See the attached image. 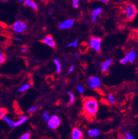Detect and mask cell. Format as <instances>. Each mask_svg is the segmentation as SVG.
<instances>
[{
	"label": "cell",
	"mask_w": 138,
	"mask_h": 139,
	"mask_svg": "<svg viewBox=\"0 0 138 139\" xmlns=\"http://www.w3.org/2000/svg\"><path fill=\"white\" fill-rule=\"evenodd\" d=\"M82 111L84 115L88 119H94L98 112V104L93 97H85L82 100Z\"/></svg>",
	"instance_id": "obj_1"
},
{
	"label": "cell",
	"mask_w": 138,
	"mask_h": 139,
	"mask_svg": "<svg viewBox=\"0 0 138 139\" xmlns=\"http://www.w3.org/2000/svg\"><path fill=\"white\" fill-rule=\"evenodd\" d=\"M124 13L125 18L129 22L133 21L137 13V10L135 5L132 3H128L124 9Z\"/></svg>",
	"instance_id": "obj_2"
},
{
	"label": "cell",
	"mask_w": 138,
	"mask_h": 139,
	"mask_svg": "<svg viewBox=\"0 0 138 139\" xmlns=\"http://www.w3.org/2000/svg\"><path fill=\"white\" fill-rule=\"evenodd\" d=\"M101 42H102L101 38L98 37H92L90 42L91 48L94 49L97 53H100Z\"/></svg>",
	"instance_id": "obj_3"
},
{
	"label": "cell",
	"mask_w": 138,
	"mask_h": 139,
	"mask_svg": "<svg viewBox=\"0 0 138 139\" xmlns=\"http://www.w3.org/2000/svg\"><path fill=\"white\" fill-rule=\"evenodd\" d=\"M27 28V24L22 21H16L12 26V29L17 33H22L25 32Z\"/></svg>",
	"instance_id": "obj_4"
},
{
	"label": "cell",
	"mask_w": 138,
	"mask_h": 139,
	"mask_svg": "<svg viewBox=\"0 0 138 139\" xmlns=\"http://www.w3.org/2000/svg\"><path fill=\"white\" fill-rule=\"evenodd\" d=\"M48 127L50 129H55L57 128L58 126H60L61 124V121L60 118L56 115L52 116L51 118L49 119V120H48Z\"/></svg>",
	"instance_id": "obj_5"
},
{
	"label": "cell",
	"mask_w": 138,
	"mask_h": 139,
	"mask_svg": "<svg viewBox=\"0 0 138 139\" xmlns=\"http://www.w3.org/2000/svg\"><path fill=\"white\" fill-rule=\"evenodd\" d=\"M101 79L96 77H91L88 79V85L91 88L96 89L98 88L101 85Z\"/></svg>",
	"instance_id": "obj_6"
},
{
	"label": "cell",
	"mask_w": 138,
	"mask_h": 139,
	"mask_svg": "<svg viewBox=\"0 0 138 139\" xmlns=\"http://www.w3.org/2000/svg\"><path fill=\"white\" fill-rule=\"evenodd\" d=\"M40 42L44 43V44H46L48 46L53 48H55L56 47V43L54 40L53 37H52V35L50 34L46 35L45 38L43 39L42 40H40Z\"/></svg>",
	"instance_id": "obj_7"
},
{
	"label": "cell",
	"mask_w": 138,
	"mask_h": 139,
	"mask_svg": "<svg viewBox=\"0 0 138 139\" xmlns=\"http://www.w3.org/2000/svg\"><path fill=\"white\" fill-rule=\"evenodd\" d=\"M74 24V20L73 19H67L66 20L61 23L59 25V28L61 30L68 29L72 27Z\"/></svg>",
	"instance_id": "obj_8"
},
{
	"label": "cell",
	"mask_w": 138,
	"mask_h": 139,
	"mask_svg": "<svg viewBox=\"0 0 138 139\" xmlns=\"http://www.w3.org/2000/svg\"><path fill=\"white\" fill-rule=\"evenodd\" d=\"M71 137L72 139H82L83 138V135L80 130L74 128L72 130Z\"/></svg>",
	"instance_id": "obj_9"
},
{
	"label": "cell",
	"mask_w": 138,
	"mask_h": 139,
	"mask_svg": "<svg viewBox=\"0 0 138 139\" xmlns=\"http://www.w3.org/2000/svg\"><path fill=\"white\" fill-rule=\"evenodd\" d=\"M24 5L30 7L35 11H37L38 10V6L33 0H25L24 2Z\"/></svg>",
	"instance_id": "obj_10"
},
{
	"label": "cell",
	"mask_w": 138,
	"mask_h": 139,
	"mask_svg": "<svg viewBox=\"0 0 138 139\" xmlns=\"http://www.w3.org/2000/svg\"><path fill=\"white\" fill-rule=\"evenodd\" d=\"M136 55V52L135 50H131L126 55V57L128 59V62L130 63H133L135 59Z\"/></svg>",
	"instance_id": "obj_11"
},
{
	"label": "cell",
	"mask_w": 138,
	"mask_h": 139,
	"mask_svg": "<svg viewBox=\"0 0 138 139\" xmlns=\"http://www.w3.org/2000/svg\"><path fill=\"white\" fill-rule=\"evenodd\" d=\"M112 63V60L111 59H109L105 62H104L102 64V71L103 72H105L107 70L109 67L110 66Z\"/></svg>",
	"instance_id": "obj_12"
},
{
	"label": "cell",
	"mask_w": 138,
	"mask_h": 139,
	"mask_svg": "<svg viewBox=\"0 0 138 139\" xmlns=\"http://www.w3.org/2000/svg\"><path fill=\"white\" fill-rule=\"evenodd\" d=\"M13 108H14V112H15L16 114H17L18 115H21V114H23V112H22V110L21 109V108H19L18 103L16 101H14L13 102Z\"/></svg>",
	"instance_id": "obj_13"
},
{
	"label": "cell",
	"mask_w": 138,
	"mask_h": 139,
	"mask_svg": "<svg viewBox=\"0 0 138 139\" xmlns=\"http://www.w3.org/2000/svg\"><path fill=\"white\" fill-rule=\"evenodd\" d=\"M99 134V130L97 129H91L88 130V135L90 137H96L98 136Z\"/></svg>",
	"instance_id": "obj_14"
},
{
	"label": "cell",
	"mask_w": 138,
	"mask_h": 139,
	"mask_svg": "<svg viewBox=\"0 0 138 139\" xmlns=\"http://www.w3.org/2000/svg\"><path fill=\"white\" fill-rule=\"evenodd\" d=\"M18 118L20 119V120L14 122V127L22 124L23 123H24L27 120V117L26 116H19Z\"/></svg>",
	"instance_id": "obj_15"
},
{
	"label": "cell",
	"mask_w": 138,
	"mask_h": 139,
	"mask_svg": "<svg viewBox=\"0 0 138 139\" xmlns=\"http://www.w3.org/2000/svg\"><path fill=\"white\" fill-rule=\"evenodd\" d=\"M54 62L56 65V73H60L62 71V65H61L59 61L57 59H54Z\"/></svg>",
	"instance_id": "obj_16"
},
{
	"label": "cell",
	"mask_w": 138,
	"mask_h": 139,
	"mask_svg": "<svg viewBox=\"0 0 138 139\" xmlns=\"http://www.w3.org/2000/svg\"><path fill=\"white\" fill-rule=\"evenodd\" d=\"M67 94L69 96V98H70V99H69V101L67 103V106H70L74 103L75 101V97L74 95L71 92H68Z\"/></svg>",
	"instance_id": "obj_17"
},
{
	"label": "cell",
	"mask_w": 138,
	"mask_h": 139,
	"mask_svg": "<svg viewBox=\"0 0 138 139\" xmlns=\"http://www.w3.org/2000/svg\"><path fill=\"white\" fill-rule=\"evenodd\" d=\"M7 59V55L2 52H0V65L3 64Z\"/></svg>",
	"instance_id": "obj_18"
},
{
	"label": "cell",
	"mask_w": 138,
	"mask_h": 139,
	"mask_svg": "<svg viewBox=\"0 0 138 139\" xmlns=\"http://www.w3.org/2000/svg\"><path fill=\"white\" fill-rule=\"evenodd\" d=\"M102 12V9L100 7H98V8H97V9L93 10L92 14L97 17V16H98L101 15Z\"/></svg>",
	"instance_id": "obj_19"
},
{
	"label": "cell",
	"mask_w": 138,
	"mask_h": 139,
	"mask_svg": "<svg viewBox=\"0 0 138 139\" xmlns=\"http://www.w3.org/2000/svg\"><path fill=\"white\" fill-rule=\"evenodd\" d=\"M7 113L8 110L4 108H0V120L3 119V118L5 116V115L7 114Z\"/></svg>",
	"instance_id": "obj_20"
},
{
	"label": "cell",
	"mask_w": 138,
	"mask_h": 139,
	"mask_svg": "<svg viewBox=\"0 0 138 139\" xmlns=\"http://www.w3.org/2000/svg\"><path fill=\"white\" fill-rule=\"evenodd\" d=\"M30 85L29 84H28V83H26V84L23 85L21 88L19 89V91L20 92H24V91L28 90L30 88Z\"/></svg>",
	"instance_id": "obj_21"
},
{
	"label": "cell",
	"mask_w": 138,
	"mask_h": 139,
	"mask_svg": "<svg viewBox=\"0 0 138 139\" xmlns=\"http://www.w3.org/2000/svg\"><path fill=\"white\" fill-rule=\"evenodd\" d=\"M3 119L4 120H5V121H6L8 123V124H9L10 125V126L11 127V128H13V127H14V122L13 121L10 120L9 119H8V118H7L5 116L3 118Z\"/></svg>",
	"instance_id": "obj_22"
},
{
	"label": "cell",
	"mask_w": 138,
	"mask_h": 139,
	"mask_svg": "<svg viewBox=\"0 0 138 139\" xmlns=\"http://www.w3.org/2000/svg\"><path fill=\"white\" fill-rule=\"evenodd\" d=\"M107 97L108 98V100L111 103V104H114L115 103V99L113 97V95L111 94H108Z\"/></svg>",
	"instance_id": "obj_23"
},
{
	"label": "cell",
	"mask_w": 138,
	"mask_h": 139,
	"mask_svg": "<svg viewBox=\"0 0 138 139\" xmlns=\"http://www.w3.org/2000/svg\"><path fill=\"white\" fill-rule=\"evenodd\" d=\"M72 6L75 9H78L79 6V0H72Z\"/></svg>",
	"instance_id": "obj_24"
},
{
	"label": "cell",
	"mask_w": 138,
	"mask_h": 139,
	"mask_svg": "<svg viewBox=\"0 0 138 139\" xmlns=\"http://www.w3.org/2000/svg\"><path fill=\"white\" fill-rule=\"evenodd\" d=\"M30 137V133H27L23 134V135L20 137L21 139H28Z\"/></svg>",
	"instance_id": "obj_25"
},
{
	"label": "cell",
	"mask_w": 138,
	"mask_h": 139,
	"mask_svg": "<svg viewBox=\"0 0 138 139\" xmlns=\"http://www.w3.org/2000/svg\"><path fill=\"white\" fill-rule=\"evenodd\" d=\"M78 41L76 40L74 42L69 43V44L67 45V47H70L73 46L74 48H76L77 47V46H78Z\"/></svg>",
	"instance_id": "obj_26"
},
{
	"label": "cell",
	"mask_w": 138,
	"mask_h": 139,
	"mask_svg": "<svg viewBox=\"0 0 138 139\" xmlns=\"http://www.w3.org/2000/svg\"><path fill=\"white\" fill-rule=\"evenodd\" d=\"M11 43H12V42L11 41L7 40L3 43V48H6V47H8L9 46H10L11 45Z\"/></svg>",
	"instance_id": "obj_27"
},
{
	"label": "cell",
	"mask_w": 138,
	"mask_h": 139,
	"mask_svg": "<svg viewBox=\"0 0 138 139\" xmlns=\"http://www.w3.org/2000/svg\"><path fill=\"white\" fill-rule=\"evenodd\" d=\"M120 62L121 64H127V63L128 62V59L127 57L125 56L124 58L121 59V60L120 61Z\"/></svg>",
	"instance_id": "obj_28"
},
{
	"label": "cell",
	"mask_w": 138,
	"mask_h": 139,
	"mask_svg": "<svg viewBox=\"0 0 138 139\" xmlns=\"http://www.w3.org/2000/svg\"><path fill=\"white\" fill-rule=\"evenodd\" d=\"M43 117L44 118V121H48L49 120V119H50V117L47 114V112H44V113L43 114Z\"/></svg>",
	"instance_id": "obj_29"
},
{
	"label": "cell",
	"mask_w": 138,
	"mask_h": 139,
	"mask_svg": "<svg viewBox=\"0 0 138 139\" xmlns=\"http://www.w3.org/2000/svg\"><path fill=\"white\" fill-rule=\"evenodd\" d=\"M77 89H78L79 92L80 93V94H82L83 92V90H84V89L83 87L81 85H78V86H77Z\"/></svg>",
	"instance_id": "obj_30"
},
{
	"label": "cell",
	"mask_w": 138,
	"mask_h": 139,
	"mask_svg": "<svg viewBox=\"0 0 138 139\" xmlns=\"http://www.w3.org/2000/svg\"><path fill=\"white\" fill-rule=\"evenodd\" d=\"M133 35H134L135 38L138 41V30H133Z\"/></svg>",
	"instance_id": "obj_31"
},
{
	"label": "cell",
	"mask_w": 138,
	"mask_h": 139,
	"mask_svg": "<svg viewBox=\"0 0 138 139\" xmlns=\"http://www.w3.org/2000/svg\"><path fill=\"white\" fill-rule=\"evenodd\" d=\"M27 50V46H23L21 47V52L22 53H26Z\"/></svg>",
	"instance_id": "obj_32"
},
{
	"label": "cell",
	"mask_w": 138,
	"mask_h": 139,
	"mask_svg": "<svg viewBox=\"0 0 138 139\" xmlns=\"http://www.w3.org/2000/svg\"><path fill=\"white\" fill-rule=\"evenodd\" d=\"M36 109H37V107H36V106L33 107V108H30V109H29V110H28V113H32L35 112V111L36 110Z\"/></svg>",
	"instance_id": "obj_33"
},
{
	"label": "cell",
	"mask_w": 138,
	"mask_h": 139,
	"mask_svg": "<svg viewBox=\"0 0 138 139\" xmlns=\"http://www.w3.org/2000/svg\"><path fill=\"white\" fill-rule=\"evenodd\" d=\"M91 20L93 22H96L97 21V16H95V15L92 14V17H91Z\"/></svg>",
	"instance_id": "obj_34"
},
{
	"label": "cell",
	"mask_w": 138,
	"mask_h": 139,
	"mask_svg": "<svg viewBox=\"0 0 138 139\" xmlns=\"http://www.w3.org/2000/svg\"><path fill=\"white\" fill-rule=\"evenodd\" d=\"M125 136H126V138L128 139H134V137H133V136L129 133H127Z\"/></svg>",
	"instance_id": "obj_35"
},
{
	"label": "cell",
	"mask_w": 138,
	"mask_h": 139,
	"mask_svg": "<svg viewBox=\"0 0 138 139\" xmlns=\"http://www.w3.org/2000/svg\"><path fill=\"white\" fill-rule=\"evenodd\" d=\"M98 1L101 2H102L104 4H108L109 2H110L111 0H98Z\"/></svg>",
	"instance_id": "obj_36"
},
{
	"label": "cell",
	"mask_w": 138,
	"mask_h": 139,
	"mask_svg": "<svg viewBox=\"0 0 138 139\" xmlns=\"http://www.w3.org/2000/svg\"><path fill=\"white\" fill-rule=\"evenodd\" d=\"M74 66H71V67H70V68H69V69H68V72L69 73H70L72 72V71L73 70H74Z\"/></svg>",
	"instance_id": "obj_37"
},
{
	"label": "cell",
	"mask_w": 138,
	"mask_h": 139,
	"mask_svg": "<svg viewBox=\"0 0 138 139\" xmlns=\"http://www.w3.org/2000/svg\"><path fill=\"white\" fill-rule=\"evenodd\" d=\"M75 56L76 57V58H80V55L79 53H76L75 54Z\"/></svg>",
	"instance_id": "obj_38"
},
{
	"label": "cell",
	"mask_w": 138,
	"mask_h": 139,
	"mask_svg": "<svg viewBox=\"0 0 138 139\" xmlns=\"http://www.w3.org/2000/svg\"><path fill=\"white\" fill-rule=\"evenodd\" d=\"M13 38H14V39H16V40H19V41L21 40V38H18V37H14Z\"/></svg>",
	"instance_id": "obj_39"
},
{
	"label": "cell",
	"mask_w": 138,
	"mask_h": 139,
	"mask_svg": "<svg viewBox=\"0 0 138 139\" xmlns=\"http://www.w3.org/2000/svg\"><path fill=\"white\" fill-rule=\"evenodd\" d=\"M18 1H19V2H23L24 1V0H18Z\"/></svg>",
	"instance_id": "obj_40"
},
{
	"label": "cell",
	"mask_w": 138,
	"mask_h": 139,
	"mask_svg": "<svg viewBox=\"0 0 138 139\" xmlns=\"http://www.w3.org/2000/svg\"><path fill=\"white\" fill-rule=\"evenodd\" d=\"M43 1H44V0H43Z\"/></svg>",
	"instance_id": "obj_41"
}]
</instances>
